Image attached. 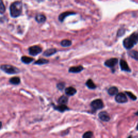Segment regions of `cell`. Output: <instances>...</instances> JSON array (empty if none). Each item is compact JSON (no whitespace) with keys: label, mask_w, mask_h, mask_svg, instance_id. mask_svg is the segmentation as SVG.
Masks as SVG:
<instances>
[{"label":"cell","mask_w":138,"mask_h":138,"mask_svg":"<svg viewBox=\"0 0 138 138\" xmlns=\"http://www.w3.org/2000/svg\"><path fill=\"white\" fill-rule=\"evenodd\" d=\"M55 109L61 112H63L69 109L68 107L65 105H60L57 106H55Z\"/></svg>","instance_id":"obj_17"},{"label":"cell","mask_w":138,"mask_h":138,"mask_svg":"<svg viewBox=\"0 0 138 138\" xmlns=\"http://www.w3.org/2000/svg\"><path fill=\"white\" fill-rule=\"evenodd\" d=\"M22 12V3L21 1H16L11 4L10 7V15L13 18L18 17Z\"/></svg>","instance_id":"obj_2"},{"label":"cell","mask_w":138,"mask_h":138,"mask_svg":"<svg viewBox=\"0 0 138 138\" xmlns=\"http://www.w3.org/2000/svg\"><path fill=\"white\" fill-rule=\"evenodd\" d=\"M2 126V122H0V129L1 128Z\"/></svg>","instance_id":"obj_28"},{"label":"cell","mask_w":138,"mask_h":138,"mask_svg":"<svg viewBox=\"0 0 138 138\" xmlns=\"http://www.w3.org/2000/svg\"><path fill=\"white\" fill-rule=\"evenodd\" d=\"M115 101L118 103H125L127 101V98L123 93H119L115 96Z\"/></svg>","instance_id":"obj_6"},{"label":"cell","mask_w":138,"mask_h":138,"mask_svg":"<svg viewBox=\"0 0 138 138\" xmlns=\"http://www.w3.org/2000/svg\"><path fill=\"white\" fill-rule=\"evenodd\" d=\"M0 68L4 72L10 75L16 74L20 71L18 68L10 65H2Z\"/></svg>","instance_id":"obj_3"},{"label":"cell","mask_w":138,"mask_h":138,"mask_svg":"<svg viewBox=\"0 0 138 138\" xmlns=\"http://www.w3.org/2000/svg\"><path fill=\"white\" fill-rule=\"evenodd\" d=\"M126 94L128 95V96L131 98V99L132 100H137V97L136 96H135V95L132 93V92H126Z\"/></svg>","instance_id":"obj_26"},{"label":"cell","mask_w":138,"mask_h":138,"mask_svg":"<svg viewBox=\"0 0 138 138\" xmlns=\"http://www.w3.org/2000/svg\"><path fill=\"white\" fill-rule=\"evenodd\" d=\"M42 51V49L40 46H31L29 48V54L31 56H36L40 53Z\"/></svg>","instance_id":"obj_5"},{"label":"cell","mask_w":138,"mask_h":138,"mask_svg":"<svg viewBox=\"0 0 138 138\" xmlns=\"http://www.w3.org/2000/svg\"><path fill=\"white\" fill-rule=\"evenodd\" d=\"M128 138H132V137H131V136H129V137H128Z\"/></svg>","instance_id":"obj_31"},{"label":"cell","mask_w":138,"mask_h":138,"mask_svg":"<svg viewBox=\"0 0 138 138\" xmlns=\"http://www.w3.org/2000/svg\"><path fill=\"white\" fill-rule=\"evenodd\" d=\"M21 61L23 63H24V64H29L30 63H31L32 61H34L33 58H31V57H27V56H23L21 58Z\"/></svg>","instance_id":"obj_16"},{"label":"cell","mask_w":138,"mask_h":138,"mask_svg":"<svg viewBox=\"0 0 138 138\" xmlns=\"http://www.w3.org/2000/svg\"><path fill=\"white\" fill-rule=\"evenodd\" d=\"M36 21H37L38 23H43L45 21H46V17L45 15H44L43 14H37L36 16Z\"/></svg>","instance_id":"obj_12"},{"label":"cell","mask_w":138,"mask_h":138,"mask_svg":"<svg viewBox=\"0 0 138 138\" xmlns=\"http://www.w3.org/2000/svg\"><path fill=\"white\" fill-rule=\"evenodd\" d=\"M120 66L121 69L123 71H127V72H131V69L129 68L127 63L124 60H122L120 61Z\"/></svg>","instance_id":"obj_9"},{"label":"cell","mask_w":138,"mask_h":138,"mask_svg":"<svg viewBox=\"0 0 138 138\" xmlns=\"http://www.w3.org/2000/svg\"><path fill=\"white\" fill-rule=\"evenodd\" d=\"M49 63V61L46 60V59H39V60H37V61H36L35 62V64L36 65H43L45 64H47Z\"/></svg>","instance_id":"obj_23"},{"label":"cell","mask_w":138,"mask_h":138,"mask_svg":"<svg viewBox=\"0 0 138 138\" xmlns=\"http://www.w3.org/2000/svg\"><path fill=\"white\" fill-rule=\"evenodd\" d=\"M77 91L73 87H69L65 89V93L68 95H74L76 93Z\"/></svg>","instance_id":"obj_14"},{"label":"cell","mask_w":138,"mask_h":138,"mask_svg":"<svg viewBox=\"0 0 138 138\" xmlns=\"http://www.w3.org/2000/svg\"><path fill=\"white\" fill-rule=\"evenodd\" d=\"M68 101V99L66 96H63L61 97L58 99V103L59 104H60V105H65V104H66Z\"/></svg>","instance_id":"obj_20"},{"label":"cell","mask_w":138,"mask_h":138,"mask_svg":"<svg viewBox=\"0 0 138 138\" xmlns=\"http://www.w3.org/2000/svg\"><path fill=\"white\" fill-rule=\"evenodd\" d=\"M61 44L63 47H68L72 44V42L68 39H64L61 42Z\"/></svg>","instance_id":"obj_22"},{"label":"cell","mask_w":138,"mask_h":138,"mask_svg":"<svg viewBox=\"0 0 138 138\" xmlns=\"http://www.w3.org/2000/svg\"><path fill=\"white\" fill-rule=\"evenodd\" d=\"M93 133L91 131H88L84 134L83 138H92Z\"/></svg>","instance_id":"obj_25"},{"label":"cell","mask_w":138,"mask_h":138,"mask_svg":"<svg viewBox=\"0 0 138 138\" xmlns=\"http://www.w3.org/2000/svg\"><path fill=\"white\" fill-rule=\"evenodd\" d=\"M128 55L135 60L138 61V52L135 50H132L128 52Z\"/></svg>","instance_id":"obj_18"},{"label":"cell","mask_w":138,"mask_h":138,"mask_svg":"<svg viewBox=\"0 0 138 138\" xmlns=\"http://www.w3.org/2000/svg\"><path fill=\"white\" fill-rule=\"evenodd\" d=\"M98 116H99V119L103 122H108L110 120V117H109L108 114L105 111L100 112L98 114Z\"/></svg>","instance_id":"obj_8"},{"label":"cell","mask_w":138,"mask_h":138,"mask_svg":"<svg viewBox=\"0 0 138 138\" xmlns=\"http://www.w3.org/2000/svg\"><path fill=\"white\" fill-rule=\"evenodd\" d=\"M56 52H57V50H56V49H49L45 51V52L43 53V55L46 56V57H50V56L54 55Z\"/></svg>","instance_id":"obj_13"},{"label":"cell","mask_w":138,"mask_h":138,"mask_svg":"<svg viewBox=\"0 0 138 138\" xmlns=\"http://www.w3.org/2000/svg\"><path fill=\"white\" fill-rule=\"evenodd\" d=\"M75 14V13H72V12H65V13H61V14H60V16H59V20L61 22H63L64 20L65 19L67 16H69L70 15H74Z\"/></svg>","instance_id":"obj_11"},{"label":"cell","mask_w":138,"mask_h":138,"mask_svg":"<svg viewBox=\"0 0 138 138\" xmlns=\"http://www.w3.org/2000/svg\"><path fill=\"white\" fill-rule=\"evenodd\" d=\"M57 88L58 89H60V90H63L64 88V86H65V84L63 83H58L57 84Z\"/></svg>","instance_id":"obj_27"},{"label":"cell","mask_w":138,"mask_h":138,"mask_svg":"<svg viewBox=\"0 0 138 138\" xmlns=\"http://www.w3.org/2000/svg\"><path fill=\"white\" fill-rule=\"evenodd\" d=\"M136 115H138V111L136 113Z\"/></svg>","instance_id":"obj_29"},{"label":"cell","mask_w":138,"mask_h":138,"mask_svg":"<svg viewBox=\"0 0 138 138\" xmlns=\"http://www.w3.org/2000/svg\"><path fill=\"white\" fill-rule=\"evenodd\" d=\"M9 82L11 84H14V85H18V84L20 83L21 80L19 77H13L10 79Z\"/></svg>","instance_id":"obj_19"},{"label":"cell","mask_w":138,"mask_h":138,"mask_svg":"<svg viewBox=\"0 0 138 138\" xmlns=\"http://www.w3.org/2000/svg\"><path fill=\"white\" fill-rule=\"evenodd\" d=\"M86 85L90 89H95L96 88V86H95V85L91 79L88 80V81H87L86 83Z\"/></svg>","instance_id":"obj_21"},{"label":"cell","mask_w":138,"mask_h":138,"mask_svg":"<svg viewBox=\"0 0 138 138\" xmlns=\"http://www.w3.org/2000/svg\"><path fill=\"white\" fill-rule=\"evenodd\" d=\"M138 42V33H132L129 37L126 38L123 42V46L126 49H132Z\"/></svg>","instance_id":"obj_1"},{"label":"cell","mask_w":138,"mask_h":138,"mask_svg":"<svg viewBox=\"0 0 138 138\" xmlns=\"http://www.w3.org/2000/svg\"><path fill=\"white\" fill-rule=\"evenodd\" d=\"M118 92V89L115 86L111 87L108 90V93L111 95V96H113V95H117Z\"/></svg>","instance_id":"obj_15"},{"label":"cell","mask_w":138,"mask_h":138,"mask_svg":"<svg viewBox=\"0 0 138 138\" xmlns=\"http://www.w3.org/2000/svg\"><path fill=\"white\" fill-rule=\"evenodd\" d=\"M84 69L82 66H74L71 67L69 69V71L71 73H79L83 71Z\"/></svg>","instance_id":"obj_10"},{"label":"cell","mask_w":138,"mask_h":138,"mask_svg":"<svg viewBox=\"0 0 138 138\" xmlns=\"http://www.w3.org/2000/svg\"><path fill=\"white\" fill-rule=\"evenodd\" d=\"M118 62V59L117 58H111L109 60L106 61L105 62V66H107L108 67H111V68H112V67H114L115 65H116L117 64Z\"/></svg>","instance_id":"obj_7"},{"label":"cell","mask_w":138,"mask_h":138,"mask_svg":"<svg viewBox=\"0 0 138 138\" xmlns=\"http://www.w3.org/2000/svg\"><path fill=\"white\" fill-rule=\"evenodd\" d=\"M5 12V7L2 1L0 0V14H3Z\"/></svg>","instance_id":"obj_24"},{"label":"cell","mask_w":138,"mask_h":138,"mask_svg":"<svg viewBox=\"0 0 138 138\" xmlns=\"http://www.w3.org/2000/svg\"><path fill=\"white\" fill-rule=\"evenodd\" d=\"M91 106L93 110L96 111L104 107L103 101L100 99H96L91 103Z\"/></svg>","instance_id":"obj_4"},{"label":"cell","mask_w":138,"mask_h":138,"mask_svg":"<svg viewBox=\"0 0 138 138\" xmlns=\"http://www.w3.org/2000/svg\"><path fill=\"white\" fill-rule=\"evenodd\" d=\"M137 129L138 131V125H137Z\"/></svg>","instance_id":"obj_30"}]
</instances>
